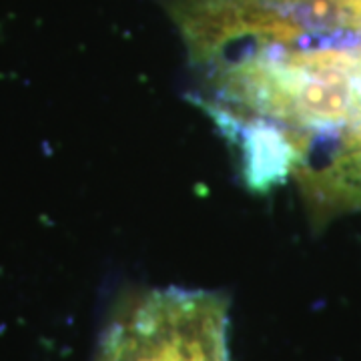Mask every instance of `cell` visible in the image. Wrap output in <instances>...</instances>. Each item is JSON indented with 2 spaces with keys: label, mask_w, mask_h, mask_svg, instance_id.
<instances>
[{
  "label": "cell",
  "mask_w": 361,
  "mask_h": 361,
  "mask_svg": "<svg viewBox=\"0 0 361 361\" xmlns=\"http://www.w3.org/2000/svg\"><path fill=\"white\" fill-rule=\"evenodd\" d=\"M315 217L361 211V141L345 145L327 163L297 169Z\"/></svg>",
  "instance_id": "2"
},
{
  "label": "cell",
  "mask_w": 361,
  "mask_h": 361,
  "mask_svg": "<svg viewBox=\"0 0 361 361\" xmlns=\"http://www.w3.org/2000/svg\"><path fill=\"white\" fill-rule=\"evenodd\" d=\"M227 301L191 289L133 297L106 325L97 361H229Z\"/></svg>",
  "instance_id": "1"
}]
</instances>
